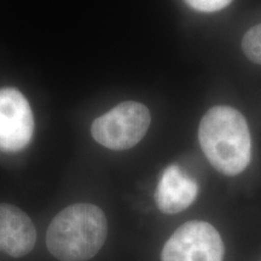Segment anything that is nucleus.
Segmentation results:
<instances>
[{
	"label": "nucleus",
	"mask_w": 261,
	"mask_h": 261,
	"mask_svg": "<svg viewBox=\"0 0 261 261\" xmlns=\"http://www.w3.org/2000/svg\"><path fill=\"white\" fill-rule=\"evenodd\" d=\"M151 115L144 104L123 102L94 120L91 133L97 143L112 150L133 148L148 132Z\"/></svg>",
	"instance_id": "7ed1b4c3"
},
{
	"label": "nucleus",
	"mask_w": 261,
	"mask_h": 261,
	"mask_svg": "<svg viewBox=\"0 0 261 261\" xmlns=\"http://www.w3.org/2000/svg\"><path fill=\"white\" fill-rule=\"evenodd\" d=\"M107 234V218L99 207L75 203L61 211L51 221L46 246L61 261H87L99 252Z\"/></svg>",
	"instance_id": "f03ea898"
},
{
	"label": "nucleus",
	"mask_w": 261,
	"mask_h": 261,
	"mask_svg": "<svg viewBox=\"0 0 261 261\" xmlns=\"http://www.w3.org/2000/svg\"><path fill=\"white\" fill-rule=\"evenodd\" d=\"M198 140L211 165L225 175L242 173L252 159L247 120L232 107L211 108L200 122Z\"/></svg>",
	"instance_id": "f257e3e1"
},
{
	"label": "nucleus",
	"mask_w": 261,
	"mask_h": 261,
	"mask_svg": "<svg viewBox=\"0 0 261 261\" xmlns=\"http://www.w3.org/2000/svg\"><path fill=\"white\" fill-rule=\"evenodd\" d=\"M162 261H223L224 243L215 227L205 221L181 225L166 242Z\"/></svg>",
	"instance_id": "20e7f679"
},
{
	"label": "nucleus",
	"mask_w": 261,
	"mask_h": 261,
	"mask_svg": "<svg viewBox=\"0 0 261 261\" xmlns=\"http://www.w3.org/2000/svg\"><path fill=\"white\" fill-rule=\"evenodd\" d=\"M187 4L194 10L201 12H215L226 8L232 0H185Z\"/></svg>",
	"instance_id": "1a4fd4ad"
},
{
	"label": "nucleus",
	"mask_w": 261,
	"mask_h": 261,
	"mask_svg": "<svg viewBox=\"0 0 261 261\" xmlns=\"http://www.w3.org/2000/svg\"><path fill=\"white\" fill-rule=\"evenodd\" d=\"M37 231L31 218L16 205L0 203V252L12 257L31 253Z\"/></svg>",
	"instance_id": "423d86ee"
},
{
	"label": "nucleus",
	"mask_w": 261,
	"mask_h": 261,
	"mask_svg": "<svg viewBox=\"0 0 261 261\" xmlns=\"http://www.w3.org/2000/svg\"><path fill=\"white\" fill-rule=\"evenodd\" d=\"M242 48L250 61L261 65V24L254 25L244 34Z\"/></svg>",
	"instance_id": "6e6552de"
},
{
	"label": "nucleus",
	"mask_w": 261,
	"mask_h": 261,
	"mask_svg": "<svg viewBox=\"0 0 261 261\" xmlns=\"http://www.w3.org/2000/svg\"><path fill=\"white\" fill-rule=\"evenodd\" d=\"M197 192V182L178 165H171L160 178L155 192L156 204L162 213L177 214L194 203Z\"/></svg>",
	"instance_id": "0eeeda50"
},
{
	"label": "nucleus",
	"mask_w": 261,
	"mask_h": 261,
	"mask_svg": "<svg viewBox=\"0 0 261 261\" xmlns=\"http://www.w3.org/2000/svg\"><path fill=\"white\" fill-rule=\"evenodd\" d=\"M34 117L25 97L12 87L0 89V149L18 151L31 142Z\"/></svg>",
	"instance_id": "39448f33"
}]
</instances>
